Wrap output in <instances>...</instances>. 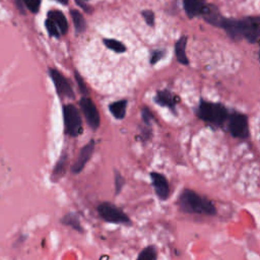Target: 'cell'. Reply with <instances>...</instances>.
<instances>
[{"mask_svg":"<svg viewBox=\"0 0 260 260\" xmlns=\"http://www.w3.org/2000/svg\"><path fill=\"white\" fill-rule=\"evenodd\" d=\"M114 173H115V175H114L115 193H116V195H119L120 192L122 191L124 185H125V179H124V177L121 175V173L118 172L117 170H115Z\"/></svg>","mask_w":260,"mask_h":260,"instance_id":"603a6c76","label":"cell"},{"mask_svg":"<svg viewBox=\"0 0 260 260\" xmlns=\"http://www.w3.org/2000/svg\"><path fill=\"white\" fill-rule=\"evenodd\" d=\"M66 165H67V154L66 152H64L59 160L57 161V164L55 165L53 172H52V180L53 181H58L60 178H62L65 174L66 171Z\"/></svg>","mask_w":260,"mask_h":260,"instance_id":"ac0fdd59","label":"cell"},{"mask_svg":"<svg viewBox=\"0 0 260 260\" xmlns=\"http://www.w3.org/2000/svg\"><path fill=\"white\" fill-rule=\"evenodd\" d=\"M226 34L234 40H240L242 37L241 28H240V21L236 19H228L224 18V21L221 26Z\"/></svg>","mask_w":260,"mask_h":260,"instance_id":"9a60e30c","label":"cell"},{"mask_svg":"<svg viewBox=\"0 0 260 260\" xmlns=\"http://www.w3.org/2000/svg\"><path fill=\"white\" fill-rule=\"evenodd\" d=\"M179 100L180 99L177 95H175L173 92H171L170 90H167V89L157 91L154 96V102L157 105L170 109L175 115L177 114L176 108H177V104H178Z\"/></svg>","mask_w":260,"mask_h":260,"instance_id":"7c38bea8","label":"cell"},{"mask_svg":"<svg viewBox=\"0 0 260 260\" xmlns=\"http://www.w3.org/2000/svg\"><path fill=\"white\" fill-rule=\"evenodd\" d=\"M94 147H95V142L93 139H90L85 145H83L80 148L79 153L76 157V160L74 161V164L71 166V169H70L72 174L77 175L83 171L84 167L86 166V164L89 161V159L93 154Z\"/></svg>","mask_w":260,"mask_h":260,"instance_id":"9c48e42d","label":"cell"},{"mask_svg":"<svg viewBox=\"0 0 260 260\" xmlns=\"http://www.w3.org/2000/svg\"><path fill=\"white\" fill-rule=\"evenodd\" d=\"M186 44H187V37L186 36H182L176 43L175 46V52H176V57L177 60L183 64V65H188L189 61L185 52L186 49Z\"/></svg>","mask_w":260,"mask_h":260,"instance_id":"e0dca14e","label":"cell"},{"mask_svg":"<svg viewBox=\"0 0 260 260\" xmlns=\"http://www.w3.org/2000/svg\"><path fill=\"white\" fill-rule=\"evenodd\" d=\"M48 18H50L59 28L60 34H66L68 30V22L65 15L59 10H50L48 12Z\"/></svg>","mask_w":260,"mask_h":260,"instance_id":"5bb4252c","label":"cell"},{"mask_svg":"<svg viewBox=\"0 0 260 260\" xmlns=\"http://www.w3.org/2000/svg\"><path fill=\"white\" fill-rule=\"evenodd\" d=\"M61 222H62V224L67 225V226H70L71 229L77 231L78 233H82V232H83V229H82V226H81V222H80L79 217H78L75 213H73V212H70V213L65 214V215L62 217Z\"/></svg>","mask_w":260,"mask_h":260,"instance_id":"d6986e66","label":"cell"},{"mask_svg":"<svg viewBox=\"0 0 260 260\" xmlns=\"http://www.w3.org/2000/svg\"><path fill=\"white\" fill-rule=\"evenodd\" d=\"M104 45L116 53H123L126 51V47L121 42L114 39H104Z\"/></svg>","mask_w":260,"mask_h":260,"instance_id":"7402d4cb","label":"cell"},{"mask_svg":"<svg viewBox=\"0 0 260 260\" xmlns=\"http://www.w3.org/2000/svg\"><path fill=\"white\" fill-rule=\"evenodd\" d=\"M196 115L200 120L213 127H222L228 120L229 111L220 103L201 101L196 109Z\"/></svg>","mask_w":260,"mask_h":260,"instance_id":"7a4b0ae2","label":"cell"},{"mask_svg":"<svg viewBox=\"0 0 260 260\" xmlns=\"http://www.w3.org/2000/svg\"><path fill=\"white\" fill-rule=\"evenodd\" d=\"M178 208L184 213L212 216L216 214L215 205L206 196L192 189H184L177 200Z\"/></svg>","mask_w":260,"mask_h":260,"instance_id":"6da1fadb","label":"cell"},{"mask_svg":"<svg viewBox=\"0 0 260 260\" xmlns=\"http://www.w3.org/2000/svg\"><path fill=\"white\" fill-rule=\"evenodd\" d=\"M142 15H143V18H144L145 22L149 26H153V24H154V13L151 10L147 9V10L142 11Z\"/></svg>","mask_w":260,"mask_h":260,"instance_id":"4316f807","label":"cell"},{"mask_svg":"<svg viewBox=\"0 0 260 260\" xmlns=\"http://www.w3.org/2000/svg\"><path fill=\"white\" fill-rule=\"evenodd\" d=\"M239 21L242 37L250 43H257L260 37V17L248 16Z\"/></svg>","mask_w":260,"mask_h":260,"instance_id":"52a82bcc","label":"cell"},{"mask_svg":"<svg viewBox=\"0 0 260 260\" xmlns=\"http://www.w3.org/2000/svg\"><path fill=\"white\" fill-rule=\"evenodd\" d=\"M156 258H157L156 247L153 245H150L143 248L139 252L136 260H156Z\"/></svg>","mask_w":260,"mask_h":260,"instance_id":"44dd1931","label":"cell"},{"mask_svg":"<svg viewBox=\"0 0 260 260\" xmlns=\"http://www.w3.org/2000/svg\"><path fill=\"white\" fill-rule=\"evenodd\" d=\"M25 6L32 13H37L41 6V0H22Z\"/></svg>","mask_w":260,"mask_h":260,"instance_id":"484cf974","label":"cell"},{"mask_svg":"<svg viewBox=\"0 0 260 260\" xmlns=\"http://www.w3.org/2000/svg\"><path fill=\"white\" fill-rule=\"evenodd\" d=\"M70 15L72 17L75 30L77 32H83L86 28V22L82 14L78 10L73 9V10H70Z\"/></svg>","mask_w":260,"mask_h":260,"instance_id":"ffe728a7","label":"cell"},{"mask_svg":"<svg viewBox=\"0 0 260 260\" xmlns=\"http://www.w3.org/2000/svg\"><path fill=\"white\" fill-rule=\"evenodd\" d=\"M96 211L100 217L111 223H118V224H131V219L129 216L117 205L112 202H102L96 206Z\"/></svg>","mask_w":260,"mask_h":260,"instance_id":"277c9868","label":"cell"},{"mask_svg":"<svg viewBox=\"0 0 260 260\" xmlns=\"http://www.w3.org/2000/svg\"><path fill=\"white\" fill-rule=\"evenodd\" d=\"M141 117H142V121L144 123V126L151 127V122L154 120V115L152 114V112L148 108H146V107L142 108Z\"/></svg>","mask_w":260,"mask_h":260,"instance_id":"cb8c5ba5","label":"cell"},{"mask_svg":"<svg viewBox=\"0 0 260 260\" xmlns=\"http://www.w3.org/2000/svg\"><path fill=\"white\" fill-rule=\"evenodd\" d=\"M50 76L53 80L54 86L56 88L57 94L60 98H67V99H74L75 94L71 87L69 80L58 70L50 68L49 69Z\"/></svg>","mask_w":260,"mask_h":260,"instance_id":"ba28073f","label":"cell"},{"mask_svg":"<svg viewBox=\"0 0 260 260\" xmlns=\"http://www.w3.org/2000/svg\"><path fill=\"white\" fill-rule=\"evenodd\" d=\"M83 1H86V0H83Z\"/></svg>","mask_w":260,"mask_h":260,"instance_id":"1f68e13d","label":"cell"},{"mask_svg":"<svg viewBox=\"0 0 260 260\" xmlns=\"http://www.w3.org/2000/svg\"><path fill=\"white\" fill-rule=\"evenodd\" d=\"M229 133L238 139H247L250 136L248 117L240 112H233L229 114L225 122Z\"/></svg>","mask_w":260,"mask_h":260,"instance_id":"5b68a950","label":"cell"},{"mask_svg":"<svg viewBox=\"0 0 260 260\" xmlns=\"http://www.w3.org/2000/svg\"><path fill=\"white\" fill-rule=\"evenodd\" d=\"M45 26H46V28H47V30H48L50 36L55 37V38H59L60 37V30H59L58 26L50 18L46 19Z\"/></svg>","mask_w":260,"mask_h":260,"instance_id":"d4e9b609","label":"cell"},{"mask_svg":"<svg viewBox=\"0 0 260 260\" xmlns=\"http://www.w3.org/2000/svg\"><path fill=\"white\" fill-rule=\"evenodd\" d=\"M127 101L126 100H120L114 103H111L109 105V110L111 114L114 116L117 120H122L125 118L126 115V109H127Z\"/></svg>","mask_w":260,"mask_h":260,"instance_id":"2e32d148","label":"cell"},{"mask_svg":"<svg viewBox=\"0 0 260 260\" xmlns=\"http://www.w3.org/2000/svg\"><path fill=\"white\" fill-rule=\"evenodd\" d=\"M184 9L186 14L192 18L200 15L203 7L205 6V0H183Z\"/></svg>","mask_w":260,"mask_h":260,"instance_id":"4fadbf2b","label":"cell"},{"mask_svg":"<svg viewBox=\"0 0 260 260\" xmlns=\"http://www.w3.org/2000/svg\"><path fill=\"white\" fill-rule=\"evenodd\" d=\"M56 1H58L59 3H61V4H64V5L68 4V0H56Z\"/></svg>","mask_w":260,"mask_h":260,"instance_id":"4dcf8cb0","label":"cell"},{"mask_svg":"<svg viewBox=\"0 0 260 260\" xmlns=\"http://www.w3.org/2000/svg\"><path fill=\"white\" fill-rule=\"evenodd\" d=\"M75 79H76V81H77V84H78V87H79V90L81 91V93H83L84 95H87V93H88L87 87H86V85H85V83H84L82 77H81L77 72L75 73Z\"/></svg>","mask_w":260,"mask_h":260,"instance_id":"83f0119b","label":"cell"},{"mask_svg":"<svg viewBox=\"0 0 260 260\" xmlns=\"http://www.w3.org/2000/svg\"><path fill=\"white\" fill-rule=\"evenodd\" d=\"M164 54H165V51H162V50H155V51L152 53V55H151L150 63H151V64L156 63L159 59H161V57L164 56Z\"/></svg>","mask_w":260,"mask_h":260,"instance_id":"f1b7e54d","label":"cell"},{"mask_svg":"<svg viewBox=\"0 0 260 260\" xmlns=\"http://www.w3.org/2000/svg\"><path fill=\"white\" fill-rule=\"evenodd\" d=\"M150 180L151 185L154 189V193L160 200H167L170 197L171 189L168 179L165 175L157 173V172H151L150 173Z\"/></svg>","mask_w":260,"mask_h":260,"instance_id":"30bf717a","label":"cell"},{"mask_svg":"<svg viewBox=\"0 0 260 260\" xmlns=\"http://www.w3.org/2000/svg\"><path fill=\"white\" fill-rule=\"evenodd\" d=\"M76 3H77V4H78V5H79V6H80V7H82V8H83V9H84V10H85V11H86V12H89V9H88V8H89V7H88V6H87V5H85V4H83V3H82V2H80V1H79V0H76Z\"/></svg>","mask_w":260,"mask_h":260,"instance_id":"f546056e","label":"cell"},{"mask_svg":"<svg viewBox=\"0 0 260 260\" xmlns=\"http://www.w3.org/2000/svg\"><path fill=\"white\" fill-rule=\"evenodd\" d=\"M200 15L211 25L221 27L224 21V17L221 15L219 9L213 4H205Z\"/></svg>","mask_w":260,"mask_h":260,"instance_id":"8fae6325","label":"cell"},{"mask_svg":"<svg viewBox=\"0 0 260 260\" xmlns=\"http://www.w3.org/2000/svg\"><path fill=\"white\" fill-rule=\"evenodd\" d=\"M64 131L69 137H78L83 132L82 120L79 110L72 104L64 105L62 108Z\"/></svg>","mask_w":260,"mask_h":260,"instance_id":"3957f363","label":"cell"},{"mask_svg":"<svg viewBox=\"0 0 260 260\" xmlns=\"http://www.w3.org/2000/svg\"><path fill=\"white\" fill-rule=\"evenodd\" d=\"M79 106H80L81 112L85 118V121H86L88 127L92 131L98 130L100 127V124H101V117H100L98 108L94 105V103L92 102V100L85 95L80 99Z\"/></svg>","mask_w":260,"mask_h":260,"instance_id":"8992f818","label":"cell"}]
</instances>
